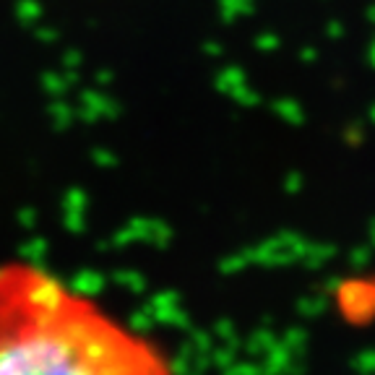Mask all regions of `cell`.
Masks as SVG:
<instances>
[{"label": "cell", "mask_w": 375, "mask_h": 375, "mask_svg": "<svg viewBox=\"0 0 375 375\" xmlns=\"http://www.w3.org/2000/svg\"><path fill=\"white\" fill-rule=\"evenodd\" d=\"M146 344L79 290L32 263H0V373L143 367Z\"/></svg>", "instance_id": "cell-1"}]
</instances>
